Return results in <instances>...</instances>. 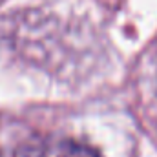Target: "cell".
I'll list each match as a JSON object with an SVG mask.
<instances>
[{
    "label": "cell",
    "mask_w": 157,
    "mask_h": 157,
    "mask_svg": "<svg viewBox=\"0 0 157 157\" xmlns=\"http://www.w3.org/2000/svg\"><path fill=\"white\" fill-rule=\"evenodd\" d=\"M40 157H101L97 150H93L88 144L77 143L73 139H59V141H51L48 143Z\"/></svg>",
    "instance_id": "1"
}]
</instances>
